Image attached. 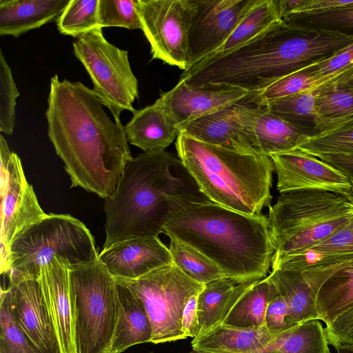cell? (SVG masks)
I'll return each mask as SVG.
<instances>
[{"instance_id":"obj_1","label":"cell","mask_w":353,"mask_h":353,"mask_svg":"<svg viewBox=\"0 0 353 353\" xmlns=\"http://www.w3.org/2000/svg\"><path fill=\"white\" fill-rule=\"evenodd\" d=\"M46 117L49 139L71 187L111 196L133 158L121 122L110 119L92 89L57 74L50 80Z\"/></svg>"},{"instance_id":"obj_2","label":"cell","mask_w":353,"mask_h":353,"mask_svg":"<svg viewBox=\"0 0 353 353\" xmlns=\"http://www.w3.org/2000/svg\"><path fill=\"white\" fill-rule=\"evenodd\" d=\"M105 199L103 249L130 239L158 236L193 203L211 201L172 153L143 152L125 165L114 193Z\"/></svg>"},{"instance_id":"obj_3","label":"cell","mask_w":353,"mask_h":353,"mask_svg":"<svg viewBox=\"0 0 353 353\" xmlns=\"http://www.w3.org/2000/svg\"><path fill=\"white\" fill-rule=\"evenodd\" d=\"M163 233L199 251L225 277L239 282L262 279L274 249L268 216L248 215L212 201L193 203L176 214Z\"/></svg>"},{"instance_id":"obj_4","label":"cell","mask_w":353,"mask_h":353,"mask_svg":"<svg viewBox=\"0 0 353 353\" xmlns=\"http://www.w3.org/2000/svg\"><path fill=\"white\" fill-rule=\"evenodd\" d=\"M318 54L310 31L281 20L224 56L184 70L179 80L194 87L224 85L259 92L314 63Z\"/></svg>"},{"instance_id":"obj_5","label":"cell","mask_w":353,"mask_h":353,"mask_svg":"<svg viewBox=\"0 0 353 353\" xmlns=\"http://www.w3.org/2000/svg\"><path fill=\"white\" fill-rule=\"evenodd\" d=\"M179 159L200 191L212 202L248 215L271 206L273 161L264 154H245L180 133Z\"/></svg>"},{"instance_id":"obj_6","label":"cell","mask_w":353,"mask_h":353,"mask_svg":"<svg viewBox=\"0 0 353 353\" xmlns=\"http://www.w3.org/2000/svg\"><path fill=\"white\" fill-rule=\"evenodd\" d=\"M352 215L353 194L325 190L281 194L268 216L274 249L272 266L327 238Z\"/></svg>"},{"instance_id":"obj_7","label":"cell","mask_w":353,"mask_h":353,"mask_svg":"<svg viewBox=\"0 0 353 353\" xmlns=\"http://www.w3.org/2000/svg\"><path fill=\"white\" fill-rule=\"evenodd\" d=\"M98 256L94 236L84 223L69 214H48L12 241L6 274L9 281L39 279L41 268L54 258L70 267Z\"/></svg>"},{"instance_id":"obj_8","label":"cell","mask_w":353,"mask_h":353,"mask_svg":"<svg viewBox=\"0 0 353 353\" xmlns=\"http://www.w3.org/2000/svg\"><path fill=\"white\" fill-rule=\"evenodd\" d=\"M76 353H110L120 302L115 279L99 260L68 267Z\"/></svg>"},{"instance_id":"obj_9","label":"cell","mask_w":353,"mask_h":353,"mask_svg":"<svg viewBox=\"0 0 353 353\" xmlns=\"http://www.w3.org/2000/svg\"><path fill=\"white\" fill-rule=\"evenodd\" d=\"M73 52L92 81V92L115 122H121L123 111L136 112L133 103L139 97L138 81L128 50L108 42L99 27L78 37L73 42Z\"/></svg>"},{"instance_id":"obj_10","label":"cell","mask_w":353,"mask_h":353,"mask_svg":"<svg viewBox=\"0 0 353 353\" xmlns=\"http://www.w3.org/2000/svg\"><path fill=\"white\" fill-rule=\"evenodd\" d=\"M144 306L152 328L154 344L185 339L181 330L183 308L204 285L194 281L174 264L157 268L138 279H115Z\"/></svg>"},{"instance_id":"obj_11","label":"cell","mask_w":353,"mask_h":353,"mask_svg":"<svg viewBox=\"0 0 353 353\" xmlns=\"http://www.w3.org/2000/svg\"><path fill=\"white\" fill-rule=\"evenodd\" d=\"M1 160V273L10 266V247L28 228L48 214L41 209L34 191L28 182L19 156L11 151L0 135Z\"/></svg>"},{"instance_id":"obj_12","label":"cell","mask_w":353,"mask_h":353,"mask_svg":"<svg viewBox=\"0 0 353 353\" xmlns=\"http://www.w3.org/2000/svg\"><path fill=\"white\" fill-rule=\"evenodd\" d=\"M192 0H138L141 30L152 59L186 70L190 67L189 32Z\"/></svg>"},{"instance_id":"obj_13","label":"cell","mask_w":353,"mask_h":353,"mask_svg":"<svg viewBox=\"0 0 353 353\" xmlns=\"http://www.w3.org/2000/svg\"><path fill=\"white\" fill-rule=\"evenodd\" d=\"M259 92L221 110L177 126L180 133L196 140L245 154H261L254 132L262 107Z\"/></svg>"},{"instance_id":"obj_14","label":"cell","mask_w":353,"mask_h":353,"mask_svg":"<svg viewBox=\"0 0 353 353\" xmlns=\"http://www.w3.org/2000/svg\"><path fill=\"white\" fill-rule=\"evenodd\" d=\"M256 1L192 0L189 32V68L204 61L218 50Z\"/></svg>"},{"instance_id":"obj_15","label":"cell","mask_w":353,"mask_h":353,"mask_svg":"<svg viewBox=\"0 0 353 353\" xmlns=\"http://www.w3.org/2000/svg\"><path fill=\"white\" fill-rule=\"evenodd\" d=\"M281 194L305 190H325L353 194L350 181L338 169L298 149L270 155Z\"/></svg>"},{"instance_id":"obj_16","label":"cell","mask_w":353,"mask_h":353,"mask_svg":"<svg viewBox=\"0 0 353 353\" xmlns=\"http://www.w3.org/2000/svg\"><path fill=\"white\" fill-rule=\"evenodd\" d=\"M15 319L37 353H62L41 281L25 279L9 281Z\"/></svg>"},{"instance_id":"obj_17","label":"cell","mask_w":353,"mask_h":353,"mask_svg":"<svg viewBox=\"0 0 353 353\" xmlns=\"http://www.w3.org/2000/svg\"><path fill=\"white\" fill-rule=\"evenodd\" d=\"M250 92L229 85L194 87L179 80L156 102L177 127L221 110L248 96Z\"/></svg>"},{"instance_id":"obj_18","label":"cell","mask_w":353,"mask_h":353,"mask_svg":"<svg viewBox=\"0 0 353 353\" xmlns=\"http://www.w3.org/2000/svg\"><path fill=\"white\" fill-rule=\"evenodd\" d=\"M98 259L114 279H135L162 266L173 264L169 248L159 236L117 242L103 249Z\"/></svg>"},{"instance_id":"obj_19","label":"cell","mask_w":353,"mask_h":353,"mask_svg":"<svg viewBox=\"0 0 353 353\" xmlns=\"http://www.w3.org/2000/svg\"><path fill=\"white\" fill-rule=\"evenodd\" d=\"M40 279L57 330L62 353H76L68 267L54 258L41 270Z\"/></svg>"},{"instance_id":"obj_20","label":"cell","mask_w":353,"mask_h":353,"mask_svg":"<svg viewBox=\"0 0 353 353\" xmlns=\"http://www.w3.org/2000/svg\"><path fill=\"white\" fill-rule=\"evenodd\" d=\"M321 133L353 125V64L316 88Z\"/></svg>"},{"instance_id":"obj_21","label":"cell","mask_w":353,"mask_h":353,"mask_svg":"<svg viewBox=\"0 0 353 353\" xmlns=\"http://www.w3.org/2000/svg\"><path fill=\"white\" fill-rule=\"evenodd\" d=\"M274 336L265 327H237L220 324L192 339L193 350L211 353H271Z\"/></svg>"},{"instance_id":"obj_22","label":"cell","mask_w":353,"mask_h":353,"mask_svg":"<svg viewBox=\"0 0 353 353\" xmlns=\"http://www.w3.org/2000/svg\"><path fill=\"white\" fill-rule=\"evenodd\" d=\"M124 130L128 143L146 153L165 150L180 134L178 128L156 101L136 110Z\"/></svg>"},{"instance_id":"obj_23","label":"cell","mask_w":353,"mask_h":353,"mask_svg":"<svg viewBox=\"0 0 353 353\" xmlns=\"http://www.w3.org/2000/svg\"><path fill=\"white\" fill-rule=\"evenodd\" d=\"M67 0H0V35H20L57 19Z\"/></svg>"},{"instance_id":"obj_24","label":"cell","mask_w":353,"mask_h":353,"mask_svg":"<svg viewBox=\"0 0 353 353\" xmlns=\"http://www.w3.org/2000/svg\"><path fill=\"white\" fill-rule=\"evenodd\" d=\"M259 280L239 282L223 277L205 284L198 298L199 335L222 324L240 298Z\"/></svg>"},{"instance_id":"obj_25","label":"cell","mask_w":353,"mask_h":353,"mask_svg":"<svg viewBox=\"0 0 353 353\" xmlns=\"http://www.w3.org/2000/svg\"><path fill=\"white\" fill-rule=\"evenodd\" d=\"M119 314L110 353H121L129 347L151 343L152 328L141 301L126 287L117 283Z\"/></svg>"},{"instance_id":"obj_26","label":"cell","mask_w":353,"mask_h":353,"mask_svg":"<svg viewBox=\"0 0 353 353\" xmlns=\"http://www.w3.org/2000/svg\"><path fill=\"white\" fill-rule=\"evenodd\" d=\"M351 259H353V215L327 238L284 259L272 268L301 270Z\"/></svg>"},{"instance_id":"obj_27","label":"cell","mask_w":353,"mask_h":353,"mask_svg":"<svg viewBox=\"0 0 353 353\" xmlns=\"http://www.w3.org/2000/svg\"><path fill=\"white\" fill-rule=\"evenodd\" d=\"M330 276L316 296L320 321L331 323L353 306V259L323 268Z\"/></svg>"},{"instance_id":"obj_28","label":"cell","mask_w":353,"mask_h":353,"mask_svg":"<svg viewBox=\"0 0 353 353\" xmlns=\"http://www.w3.org/2000/svg\"><path fill=\"white\" fill-rule=\"evenodd\" d=\"M289 308L291 320L296 324L319 319L316 292L300 270L274 269L267 276Z\"/></svg>"},{"instance_id":"obj_29","label":"cell","mask_w":353,"mask_h":353,"mask_svg":"<svg viewBox=\"0 0 353 353\" xmlns=\"http://www.w3.org/2000/svg\"><path fill=\"white\" fill-rule=\"evenodd\" d=\"M254 132L261 154L268 156L297 149L312 137L307 131L270 112L263 103L256 117Z\"/></svg>"},{"instance_id":"obj_30","label":"cell","mask_w":353,"mask_h":353,"mask_svg":"<svg viewBox=\"0 0 353 353\" xmlns=\"http://www.w3.org/2000/svg\"><path fill=\"white\" fill-rule=\"evenodd\" d=\"M276 294L267 276L260 279L240 298L222 324L243 328L264 327L268 305Z\"/></svg>"},{"instance_id":"obj_31","label":"cell","mask_w":353,"mask_h":353,"mask_svg":"<svg viewBox=\"0 0 353 353\" xmlns=\"http://www.w3.org/2000/svg\"><path fill=\"white\" fill-rule=\"evenodd\" d=\"M316 88L266 102L271 113L315 136L321 133L322 120L316 108Z\"/></svg>"},{"instance_id":"obj_32","label":"cell","mask_w":353,"mask_h":353,"mask_svg":"<svg viewBox=\"0 0 353 353\" xmlns=\"http://www.w3.org/2000/svg\"><path fill=\"white\" fill-rule=\"evenodd\" d=\"M279 21L281 19L274 0H256L225 43L212 54L199 63L224 56L255 38Z\"/></svg>"},{"instance_id":"obj_33","label":"cell","mask_w":353,"mask_h":353,"mask_svg":"<svg viewBox=\"0 0 353 353\" xmlns=\"http://www.w3.org/2000/svg\"><path fill=\"white\" fill-rule=\"evenodd\" d=\"M320 320L303 322L274 337L271 353H331Z\"/></svg>"},{"instance_id":"obj_34","label":"cell","mask_w":353,"mask_h":353,"mask_svg":"<svg viewBox=\"0 0 353 353\" xmlns=\"http://www.w3.org/2000/svg\"><path fill=\"white\" fill-rule=\"evenodd\" d=\"M170 239L169 249L173 264L194 281L205 285L225 277L221 269L205 255L174 237Z\"/></svg>"},{"instance_id":"obj_35","label":"cell","mask_w":353,"mask_h":353,"mask_svg":"<svg viewBox=\"0 0 353 353\" xmlns=\"http://www.w3.org/2000/svg\"><path fill=\"white\" fill-rule=\"evenodd\" d=\"M281 21L296 26L353 37V5L327 10L294 14Z\"/></svg>"},{"instance_id":"obj_36","label":"cell","mask_w":353,"mask_h":353,"mask_svg":"<svg viewBox=\"0 0 353 353\" xmlns=\"http://www.w3.org/2000/svg\"><path fill=\"white\" fill-rule=\"evenodd\" d=\"M99 0H70L57 19L59 32L77 38L97 28L99 21Z\"/></svg>"},{"instance_id":"obj_37","label":"cell","mask_w":353,"mask_h":353,"mask_svg":"<svg viewBox=\"0 0 353 353\" xmlns=\"http://www.w3.org/2000/svg\"><path fill=\"white\" fill-rule=\"evenodd\" d=\"M0 353H37L17 322L8 288L1 290Z\"/></svg>"},{"instance_id":"obj_38","label":"cell","mask_w":353,"mask_h":353,"mask_svg":"<svg viewBox=\"0 0 353 353\" xmlns=\"http://www.w3.org/2000/svg\"><path fill=\"white\" fill-rule=\"evenodd\" d=\"M298 150L318 157L321 155H353V125L310 137Z\"/></svg>"},{"instance_id":"obj_39","label":"cell","mask_w":353,"mask_h":353,"mask_svg":"<svg viewBox=\"0 0 353 353\" xmlns=\"http://www.w3.org/2000/svg\"><path fill=\"white\" fill-rule=\"evenodd\" d=\"M326 81L314 75L312 64L280 79L258 95L262 102H266L314 89Z\"/></svg>"},{"instance_id":"obj_40","label":"cell","mask_w":353,"mask_h":353,"mask_svg":"<svg viewBox=\"0 0 353 353\" xmlns=\"http://www.w3.org/2000/svg\"><path fill=\"white\" fill-rule=\"evenodd\" d=\"M98 12L101 28L119 27L141 30L138 0H99Z\"/></svg>"},{"instance_id":"obj_41","label":"cell","mask_w":353,"mask_h":353,"mask_svg":"<svg viewBox=\"0 0 353 353\" xmlns=\"http://www.w3.org/2000/svg\"><path fill=\"white\" fill-rule=\"evenodd\" d=\"M19 92L11 68L0 50V131L10 135L15 126V107Z\"/></svg>"},{"instance_id":"obj_42","label":"cell","mask_w":353,"mask_h":353,"mask_svg":"<svg viewBox=\"0 0 353 353\" xmlns=\"http://www.w3.org/2000/svg\"><path fill=\"white\" fill-rule=\"evenodd\" d=\"M299 324L290 319L289 308L283 299L278 294L270 301L265 316V327L273 336L293 328Z\"/></svg>"},{"instance_id":"obj_43","label":"cell","mask_w":353,"mask_h":353,"mask_svg":"<svg viewBox=\"0 0 353 353\" xmlns=\"http://www.w3.org/2000/svg\"><path fill=\"white\" fill-rule=\"evenodd\" d=\"M353 64V42L321 61L313 64L316 77L329 80L336 73Z\"/></svg>"},{"instance_id":"obj_44","label":"cell","mask_w":353,"mask_h":353,"mask_svg":"<svg viewBox=\"0 0 353 353\" xmlns=\"http://www.w3.org/2000/svg\"><path fill=\"white\" fill-rule=\"evenodd\" d=\"M324 329L329 345L353 346V306Z\"/></svg>"},{"instance_id":"obj_45","label":"cell","mask_w":353,"mask_h":353,"mask_svg":"<svg viewBox=\"0 0 353 353\" xmlns=\"http://www.w3.org/2000/svg\"><path fill=\"white\" fill-rule=\"evenodd\" d=\"M200 292L190 297L182 312L181 330L185 339H194L199 335L198 298Z\"/></svg>"},{"instance_id":"obj_46","label":"cell","mask_w":353,"mask_h":353,"mask_svg":"<svg viewBox=\"0 0 353 353\" xmlns=\"http://www.w3.org/2000/svg\"><path fill=\"white\" fill-rule=\"evenodd\" d=\"M317 158L340 170L353 185V155H321Z\"/></svg>"},{"instance_id":"obj_47","label":"cell","mask_w":353,"mask_h":353,"mask_svg":"<svg viewBox=\"0 0 353 353\" xmlns=\"http://www.w3.org/2000/svg\"><path fill=\"white\" fill-rule=\"evenodd\" d=\"M352 5L353 0H306L296 14L327 10Z\"/></svg>"},{"instance_id":"obj_48","label":"cell","mask_w":353,"mask_h":353,"mask_svg":"<svg viewBox=\"0 0 353 353\" xmlns=\"http://www.w3.org/2000/svg\"><path fill=\"white\" fill-rule=\"evenodd\" d=\"M337 353H353V346L351 345H336L334 347Z\"/></svg>"},{"instance_id":"obj_49","label":"cell","mask_w":353,"mask_h":353,"mask_svg":"<svg viewBox=\"0 0 353 353\" xmlns=\"http://www.w3.org/2000/svg\"><path fill=\"white\" fill-rule=\"evenodd\" d=\"M188 353H211V352H204V351H201V350H195L192 349L190 352H189Z\"/></svg>"},{"instance_id":"obj_50","label":"cell","mask_w":353,"mask_h":353,"mask_svg":"<svg viewBox=\"0 0 353 353\" xmlns=\"http://www.w3.org/2000/svg\"><path fill=\"white\" fill-rule=\"evenodd\" d=\"M149 353H153V352H149Z\"/></svg>"}]
</instances>
